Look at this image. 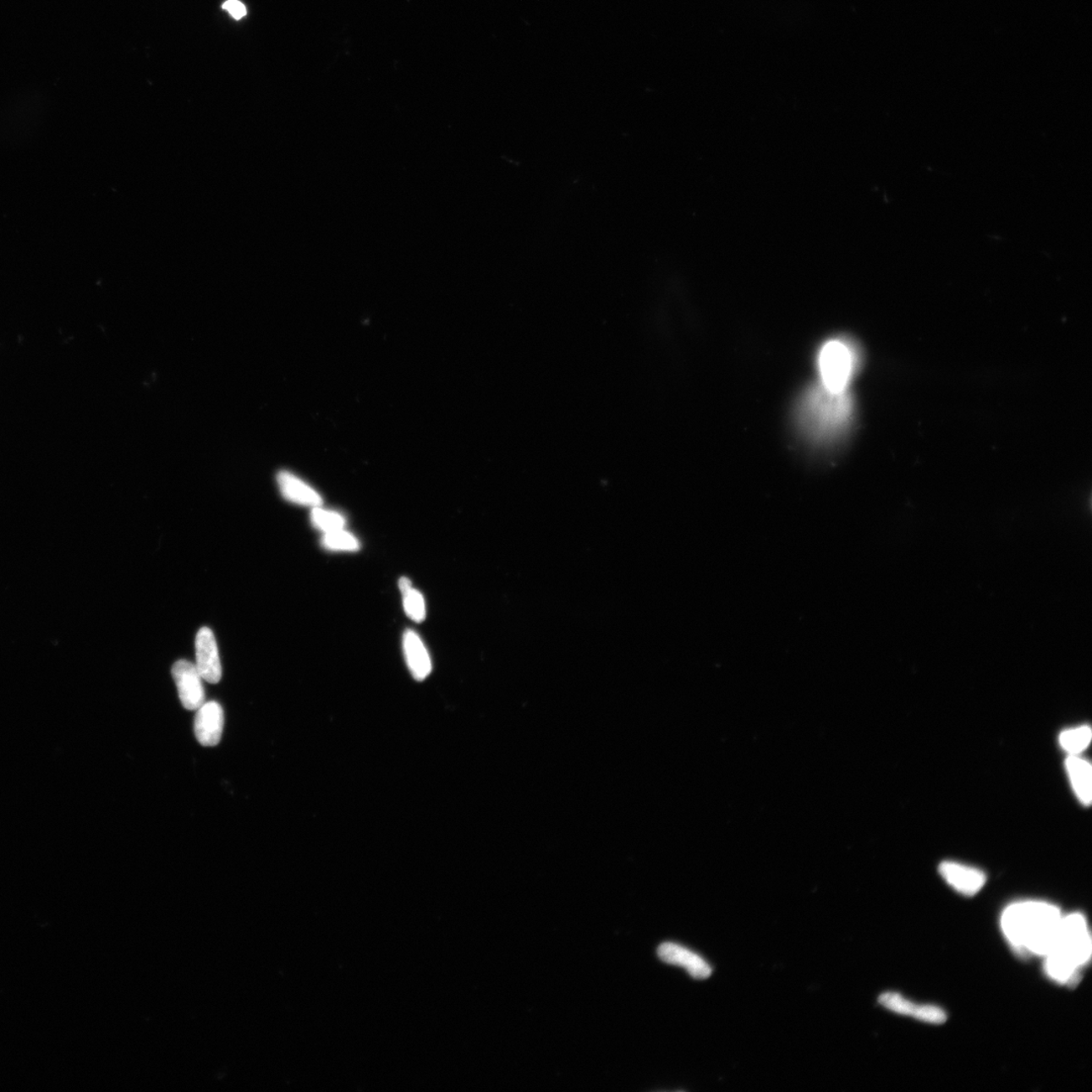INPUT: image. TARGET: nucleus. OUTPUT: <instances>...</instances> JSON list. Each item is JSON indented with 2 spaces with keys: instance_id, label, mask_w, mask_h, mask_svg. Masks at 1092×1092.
<instances>
[{
  "instance_id": "obj_17",
  "label": "nucleus",
  "mask_w": 1092,
  "mask_h": 1092,
  "mask_svg": "<svg viewBox=\"0 0 1092 1092\" xmlns=\"http://www.w3.org/2000/svg\"><path fill=\"white\" fill-rule=\"evenodd\" d=\"M322 545L330 551H354L359 548V542L343 530L325 533Z\"/></svg>"
},
{
  "instance_id": "obj_12",
  "label": "nucleus",
  "mask_w": 1092,
  "mask_h": 1092,
  "mask_svg": "<svg viewBox=\"0 0 1092 1092\" xmlns=\"http://www.w3.org/2000/svg\"><path fill=\"white\" fill-rule=\"evenodd\" d=\"M1071 786L1081 804L1089 805L1092 798L1091 765L1078 755H1069L1065 762Z\"/></svg>"
},
{
  "instance_id": "obj_11",
  "label": "nucleus",
  "mask_w": 1092,
  "mask_h": 1092,
  "mask_svg": "<svg viewBox=\"0 0 1092 1092\" xmlns=\"http://www.w3.org/2000/svg\"><path fill=\"white\" fill-rule=\"evenodd\" d=\"M403 650L407 664L416 680L426 679L431 674L432 665L431 656L423 641L415 631L408 630L403 635Z\"/></svg>"
},
{
  "instance_id": "obj_7",
  "label": "nucleus",
  "mask_w": 1092,
  "mask_h": 1092,
  "mask_svg": "<svg viewBox=\"0 0 1092 1092\" xmlns=\"http://www.w3.org/2000/svg\"><path fill=\"white\" fill-rule=\"evenodd\" d=\"M195 718L196 739L204 747H215L221 741L224 728V711L219 703L205 702Z\"/></svg>"
},
{
  "instance_id": "obj_16",
  "label": "nucleus",
  "mask_w": 1092,
  "mask_h": 1092,
  "mask_svg": "<svg viewBox=\"0 0 1092 1092\" xmlns=\"http://www.w3.org/2000/svg\"><path fill=\"white\" fill-rule=\"evenodd\" d=\"M310 520L317 530L325 533L343 530L345 519L343 515L336 512L327 511L315 507L310 514Z\"/></svg>"
},
{
  "instance_id": "obj_8",
  "label": "nucleus",
  "mask_w": 1092,
  "mask_h": 1092,
  "mask_svg": "<svg viewBox=\"0 0 1092 1092\" xmlns=\"http://www.w3.org/2000/svg\"><path fill=\"white\" fill-rule=\"evenodd\" d=\"M939 870L945 881L965 897H973L980 892L986 882L985 873L959 863H941Z\"/></svg>"
},
{
  "instance_id": "obj_10",
  "label": "nucleus",
  "mask_w": 1092,
  "mask_h": 1092,
  "mask_svg": "<svg viewBox=\"0 0 1092 1092\" xmlns=\"http://www.w3.org/2000/svg\"><path fill=\"white\" fill-rule=\"evenodd\" d=\"M657 955L667 964L684 967L695 980H705V978L711 975V966L700 956L683 948L679 945L674 943L661 944L657 949Z\"/></svg>"
},
{
  "instance_id": "obj_3",
  "label": "nucleus",
  "mask_w": 1092,
  "mask_h": 1092,
  "mask_svg": "<svg viewBox=\"0 0 1092 1092\" xmlns=\"http://www.w3.org/2000/svg\"><path fill=\"white\" fill-rule=\"evenodd\" d=\"M859 365L855 346L846 340H831L820 351L819 369L822 386L831 392L848 391Z\"/></svg>"
},
{
  "instance_id": "obj_18",
  "label": "nucleus",
  "mask_w": 1092,
  "mask_h": 1092,
  "mask_svg": "<svg viewBox=\"0 0 1092 1092\" xmlns=\"http://www.w3.org/2000/svg\"><path fill=\"white\" fill-rule=\"evenodd\" d=\"M222 8H224L227 12H229L232 17L236 19H240L246 15L244 4L238 2V0H227L224 5H222Z\"/></svg>"
},
{
  "instance_id": "obj_9",
  "label": "nucleus",
  "mask_w": 1092,
  "mask_h": 1092,
  "mask_svg": "<svg viewBox=\"0 0 1092 1092\" xmlns=\"http://www.w3.org/2000/svg\"><path fill=\"white\" fill-rule=\"evenodd\" d=\"M880 1005L889 1009L893 1012L903 1014V1016L912 1017L919 1021L941 1024L947 1021V1014L943 1009L935 1006H919L905 1000L898 993L886 992L880 996L878 1000Z\"/></svg>"
},
{
  "instance_id": "obj_2",
  "label": "nucleus",
  "mask_w": 1092,
  "mask_h": 1092,
  "mask_svg": "<svg viewBox=\"0 0 1092 1092\" xmlns=\"http://www.w3.org/2000/svg\"><path fill=\"white\" fill-rule=\"evenodd\" d=\"M853 403L848 392L836 393L819 386L807 392L800 407L802 428L817 442L840 436L850 422Z\"/></svg>"
},
{
  "instance_id": "obj_14",
  "label": "nucleus",
  "mask_w": 1092,
  "mask_h": 1092,
  "mask_svg": "<svg viewBox=\"0 0 1092 1092\" xmlns=\"http://www.w3.org/2000/svg\"><path fill=\"white\" fill-rule=\"evenodd\" d=\"M398 586L403 594V607L407 615L412 620L421 623L426 616L425 601L422 595L413 589L410 579L407 578H402Z\"/></svg>"
},
{
  "instance_id": "obj_5",
  "label": "nucleus",
  "mask_w": 1092,
  "mask_h": 1092,
  "mask_svg": "<svg viewBox=\"0 0 1092 1092\" xmlns=\"http://www.w3.org/2000/svg\"><path fill=\"white\" fill-rule=\"evenodd\" d=\"M173 676L184 707L191 711H198L205 703V690L204 679L195 665L185 660L176 661Z\"/></svg>"
},
{
  "instance_id": "obj_1",
  "label": "nucleus",
  "mask_w": 1092,
  "mask_h": 1092,
  "mask_svg": "<svg viewBox=\"0 0 1092 1092\" xmlns=\"http://www.w3.org/2000/svg\"><path fill=\"white\" fill-rule=\"evenodd\" d=\"M1060 909L1043 902L1009 905L1001 918L1003 934L1019 955L1047 956L1057 940Z\"/></svg>"
},
{
  "instance_id": "obj_13",
  "label": "nucleus",
  "mask_w": 1092,
  "mask_h": 1092,
  "mask_svg": "<svg viewBox=\"0 0 1092 1092\" xmlns=\"http://www.w3.org/2000/svg\"><path fill=\"white\" fill-rule=\"evenodd\" d=\"M277 483L284 498L293 502V503L310 506L314 507V508L322 504V498H321L317 491L291 473H279Z\"/></svg>"
},
{
  "instance_id": "obj_15",
  "label": "nucleus",
  "mask_w": 1092,
  "mask_h": 1092,
  "mask_svg": "<svg viewBox=\"0 0 1092 1092\" xmlns=\"http://www.w3.org/2000/svg\"><path fill=\"white\" fill-rule=\"evenodd\" d=\"M1091 729L1088 726L1067 729L1060 734L1059 743L1066 753L1079 755L1091 742Z\"/></svg>"
},
{
  "instance_id": "obj_4",
  "label": "nucleus",
  "mask_w": 1092,
  "mask_h": 1092,
  "mask_svg": "<svg viewBox=\"0 0 1092 1092\" xmlns=\"http://www.w3.org/2000/svg\"><path fill=\"white\" fill-rule=\"evenodd\" d=\"M1078 968L1088 965L1091 958V939L1088 923L1081 914H1073L1061 919L1057 940L1052 951Z\"/></svg>"
},
{
  "instance_id": "obj_6",
  "label": "nucleus",
  "mask_w": 1092,
  "mask_h": 1092,
  "mask_svg": "<svg viewBox=\"0 0 1092 1092\" xmlns=\"http://www.w3.org/2000/svg\"><path fill=\"white\" fill-rule=\"evenodd\" d=\"M196 669L201 678L211 684H217L222 678V666L218 645L213 631L208 628L199 630L195 639Z\"/></svg>"
}]
</instances>
